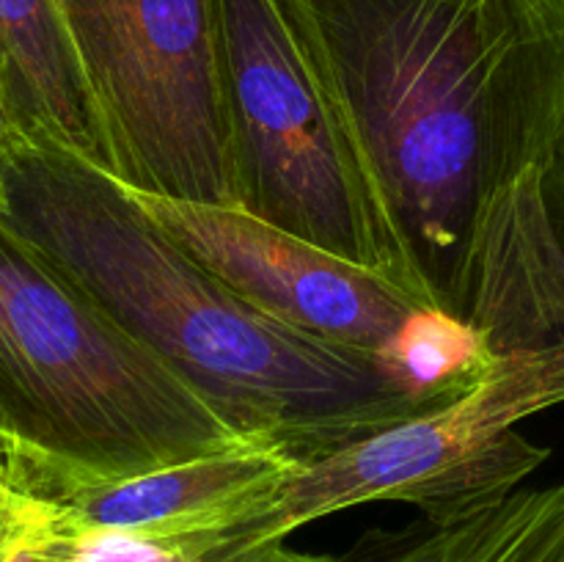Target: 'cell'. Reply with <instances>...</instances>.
Instances as JSON below:
<instances>
[{
  "mask_svg": "<svg viewBox=\"0 0 564 562\" xmlns=\"http://www.w3.org/2000/svg\"><path fill=\"white\" fill-rule=\"evenodd\" d=\"M297 463L281 441L253 435L226 450L130 477L42 474L20 479L11 488L44 501L69 529L193 532L218 527L237 501Z\"/></svg>",
  "mask_w": 564,
  "mask_h": 562,
  "instance_id": "ba28073f",
  "label": "cell"
},
{
  "mask_svg": "<svg viewBox=\"0 0 564 562\" xmlns=\"http://www.w3.org/2000/svg\"><path fill=\"white\" fill-rule=\"evenodd\" d=\"M130 191L237 207L215 0H55Z\"/></svg>",
  "mask_w": 564,
  "mask_h": 562,
  "instance_id": "5b68a950",
  "label": "cell"
},
{
  "mask_svg": "<svg viewBox=\"0 0 564 562\" xmlns=\"http://www.w3.org/2000/svg\"><path fill=\"white\" fill-rule=\"evenodd\" d=\"M44 512H47L44 501L0 483V562L9 560L31 538Z\"/></svg>",
  "mask_w": 564,
  "mask_h": 562,
  "instance_id": "8fae6325",
  "label": "cell"
},
{
  "mask_svg": "<svg viewBox=\"0 0 564 562\" xmlns=\"http://www.w3.org/2000/svg\"><path fill=\"white\" fill-rule=\"evenodd\" d=\"M246 439L0 231V477H130Z\"/></svg>",
  "mask_w": 564,
  "mask_h": 562,
  "instance_id": "3957f363",
  "label": "cell"
},
{
  "mask_svg": "<svg viewBox=\"0 0 564 562\" xmlns=\"http://www.w3.org/2000/svg\"><path fill=\"white\" fill-rule=\"evenodd\" d=\"M543 562H564V540H562V543L560 545H556V549L554 551H551V554L549 556H545V560Z\"/></svg>",
  "mask_w": 564,
  "mask_h": 562,
  "instance_id": "4fadbf2b",
  "label": "cell"
},
{
  "mask_svg": "<svg viewBox=\"0 0 564 562\" xmlns=\"http://www.w3.org/2000/svg\"><path fill=\"white\" fill-rule=\"evenodd\" d=\"M0 231L191 383L237 430L297 461L463 391L394 358L290 328L193 262L108 171L50 143L0 141Z\"/></svg>",
  "mask_w": 564,
  "mask_h": 562,
  "instance_id": "7a4b0ae2",
  "label": "cell"
},
{
  "mask_svg": "<svg viewBox=\"0 0 564 562\" xmlns=\"http://www.w3.org/2000/svg\"><path fill=\"white\" fill-rule=\"evenodd\" d=\"M540 196H543V209L545 218H549L551 235H554L556 248H560L564 257V130L556 138L554 152H551L549 165L543 171Z\"/></svg>",
  "mask_w": 564,
  "mask_h": 562,
  "instance_id": "7c38bea8",
  "label": "cell"
},
{
  "mask_svg": "<svg viewBox=\"0 0 564 562\" xmlns=\"http://www.w3.org/2000/svg\"><path fill=\"white\" fill-rule=\"evenodd\" d=\"M6 562H339L275 543H246L209 529L193 532H124L69 529L47 507L42 523Z\"/></svg>",
  "mask_w": 564,
  "mask_h": 562,
  "instance_id": "30bf717a",
  "label": "cell"
},
{
  "mask_svg": "<svg viewBox=\"0 0 564 562\" xmlns=\"http://www.w3.org/2000/svg\"><path fill=\"white\" fill-rule=\"evenodd\" d=\"M127 193L220 284L308 336L400 361L433 314L380 270L347 262L240 207Z\"/></svg>",
  "mask_w": 564,
  "mask_h": 562,
  "instance_id": "52a82bcc",
  "label": "cell"
},
{
  "mask_svg": "<svg viewBox=\"0 0 564 562\" xmlns=\"http://www.w3.org/2000/svg\"><path fill=\"white\" fill-rule=\"evenodd\" d=\"M364 196L380 273L496 350L564 345L540 182L564 0H273Z\"/></svg>",
  "mask_w": 564,
  "mask_h": 562,
  "instance_id": "6da1fadb",
  "label": "cell"
},
{
  "mask_svg": "<svg viewBox=\"0 0 564 562\" xmlns=\"http://www.w3.org/2000/svg\"><path fill=\"white\" fill-rule=\"evenodd\" d=\"M562 402L564 345L505 353L463 395L301 461L237 501L209 532L275 543L369 501H411L435 516L510 494L551 455L518 424Z\"/></svg>",
  "mask_w": 564,
  "mask_h": 562,
  "instance_id": "277c9868",
  "label": "cell"
},
{
  "mask_svg": "<svg viewBox=\"0 0 564 562\" xmlns=\"http://www.w3.org/2000/svg\"><path fill=\"white\" fill-rule=\"evenodd\" d=\"M237 207L347 262L380 270L334 125L273 0H215Z\"/></svg>",
  "mask_w": 564,
  "mask_h": 562,
  "instance_id": "8992f818",
  "label": "cell"
},
{
  "mask_svg": "<svg viewBox=\"0 0 564 562\" xmlns=\"http://www.w3.org/2000/svg\"><path fill=\"white\" fill-rule=\"evenodd\" d=\"M0 138H3V116H0Z\"/></svg>",
  "mask_w": 564,
  "mask_h": 562,
  "instance_id": "5bb4252c",
  "label": "cell"
},
{
  "mask_svg": "<svg viewBox=\"0 0 564 562\" xmlns=\"http://www.w3.org/2000/svg\"><path fill=\"white\" fill-rule=\"evenodd\" d=\"M0 116L3 138L50 143L113 176L108 130L55 0H0Z\"/></svg>",
  "mask_w": 564,
  "mask_h": 562,
  "instance_id": "9c48e42d",
  "label": "cell"
}]
</instances>
